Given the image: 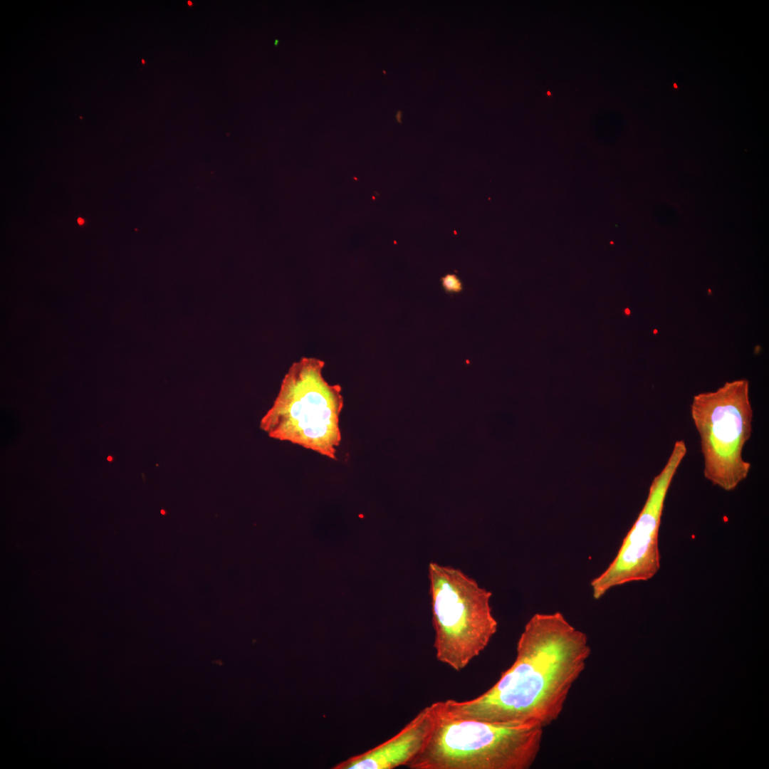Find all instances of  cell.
<instances>
[{
	"mask_svg": "<svg viewBox=\"0 0 769 769\" xmlns=\"http://www.w3.org/2000/svg\"><path fill=\"white\" fill-rule=\"evenodd\" d=\"M324 366L323 360L314 357L293 363L260 428L273 439L336 460L344 400L341 387L323 377Z\"/></svg>",
	"mask_w": 769,
	"mask_h": 769,
	"instance_id": "3",
	"label": "cell"
},
{
	"mask_svg": "<svg viewBox=\"0 0 769 769\" xmlns=\"http://www.w3.org/2000/svg\"><path fill=\"white\" fill-rule=\"evenodd\" d=\"M441 703V701H440ZM543 728L454 718L441 711L430 739L410 769H528L540 750Z\"/></svg>",
	"mask_w": 769,
	"mask_h": 769,
	"instance_id": "2",
	"label": "cell"
},
{
	"mask_svg": "<svg viewBox=\"0 0 769 769\" xmlns=\"http://www.w3.org/2000/svg\"><path fill=\"white\" fill-rule=\"evenodd\" d=\"M691 416L700 436L704 477L724 491L734 490L751 468L743 457L753 430L748 380L726 382L695 395Z\"/></svg>",
	"mask_w": 769,
	"mask_h": 769,
	"instance_id": "5",
	"label": "cell"
},
{
	"mask_svg": "<svg viewBox=\"0 0 769 769\" xmlns=\"http://www.w3.org/2000/svg\"><path fill=\"white\" fill-rule=\"evenodd\" d=\"M441 284L444 289L448 293H454L462 290L461 281L454 274H447L442 277Z\"/></svg>",
	"mask_w": 769,
	"mask_h": 769,
	"instance_id": "8",
	"label": "cell"
},
{
	"mask_svg": "<svg viewBox=\"0 0 769 769\" xmlns=\"http://www.w3.org/2000/svg\"><path fill=\"white\" fill-rule=\"evenodd\" d=\"M591 654L585 633L560 612L536 613L527 622L516 657L488 690L468 701H441L454 718L543 728L560 716Z\"/></svg>",
	"mask_w": 769,
	"mask_h": 769,
	"instance_id": "1",
	"label": "cell"
},
{
	"mask_svg": "<svg viewBox=\"0 0 769 769\" xmlns=\"http://www.w3.org/2000/svg\"><path fill=\"white\" fill-rule=\"evenodd\" d=\"M440 701L421 710L395 736L366 752L352 756L334 769H392L407 765L425 748L436 726Z\"/></svg>",
	"mask_w": 769,
	"mask_h": 769,
	"instance_id": "7",
	"label": "cell"
},
{
	"mask_svg": "<svg viewBox=\"0 0 769 769\" xmlns=\"http://www.w3.org/2000/svg\"><path fill=\"white\" fill-rule=\"evenodd\" d=\"M112 460L113 458L110 456L108 457V461H111Z\"/></svg>",
	"mask_w": 769,
	"mask_h": 769,
	"instance_id": "10",
	"label": "cell"
},
{
	"mask_svg": "<svg viewBox=\"0 0 769 769\" xmlns=\"http://www.w3.org/2000/svg\"><path fill=\"white\" fill-rule=\"evenodd\" d=\"M428 576L436 657L461 671L486 649L497 631L490 605L492 594L451 566L431 562Z\"/></svg>",
	"mask_w": 769,
	"mask_h": 769,
	"instance_id": "4",
	"label": "cell"
},
{
	"mask_svg": "<svg viewBox=\"0 0 769 769\" xmlns=\"http://www.w3.org/2000/svg\"><path fill=\"white\" fill-rule=\"evenodd\" d=\"M687 453L677 440L661 471L653 479L646 502L612 562L591 581L595 600L610 589L652 578L660 568L659 532L664 503L673 478Z\"/></svg>",
	"mask_w": 769,
	"mask_h": 769,
	"instance_id": "6",
	"label": "cell"
},
{
	"mask_svg": "<svg viewBox=\"0 0 769 769\" xmlns=\"http://www.w3.org/2000/svg\"><path fill=\"white\" fill-rule=\"evenodd\" d=\"M78 224H79L80 225H82V224H83L84 223V220H83V219H81V218H79V219H78Z\"/></svg>",
	"mask_w": 769,
	"mask_h": 769,
	"instance_id": "9",
	"label": "cell"
}]
</instances>
